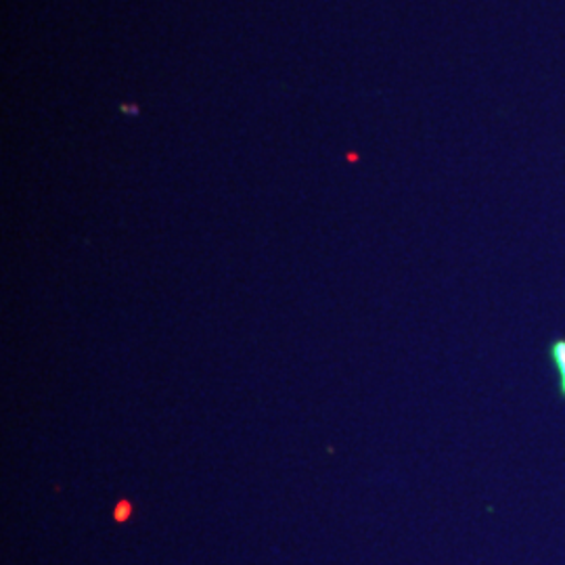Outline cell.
I'll return each instance as SVG.
<instances>
[{
  "instance_id": "1",
  "label": "cell",
  "mask_w": 565,
  "mask_h": 565,
  "mask_svg": "<svg viewBox=\"0 0 565 565\" xmlns=\"http://www.w3.org/2000/svg\"><path fill=\"white\" fill-rule=\"evenodd\" d=\"M551 359L557 369V377H559V390L565 398V340H557L551 345Z\"/></svg>"
}]
</instances>
